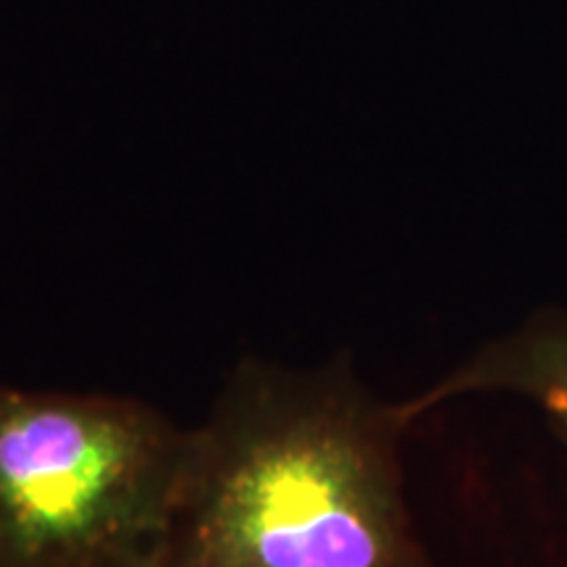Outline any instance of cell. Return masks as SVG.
Wrapping results in <instances>:
<instances>
[{"label":"cell","mask_w":567,"mask_h":567,"mask_svg":"<svg viewBox=\"0 0 567 567\" xmlns=\"http://www.w3.org/2000/svg\"><path fill=\"white\" fill-rule=\"evenodd\" d=\"M405 425L344 363L245 360L189 431L161 567H431L402 499Z\"/></svg>","instance_id":"1"},{"label":"cell","mask_w":567,"mask_h":567,"mask_svg":"<svg viewBox=\"0 0 567 567\" xmlns=\"http://www.w3.org/2000/svg\"><path fill=\"white\" fill-rule=\"evenodd\" d=\"M187 455L145 402L0 386V567H161Z\"/></svg>","instance_id":"2"},{"label":"cell","mask_w":567,"mask_h":567,"mask_svg":"<svg viewBox=\"0 0 567 567\" xmlns=\"http://www.w3.org/2000/svg\"><path fill=\"white\" fill-rule=\"evenodd\" d=\"M473 392H509L534 400L567 442V313L528 321L513 334L481 347L429 392L396 408L410 423L452 396Z\"/></svg>","instance_id":"3"}]
</instances>
